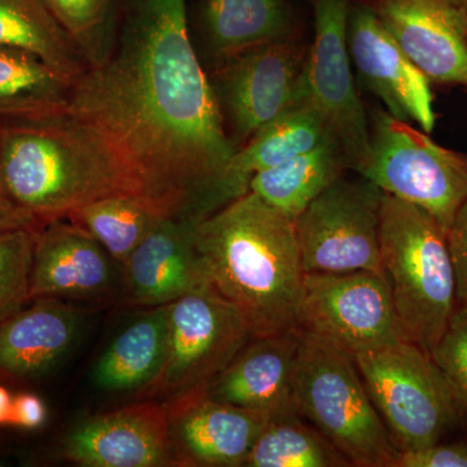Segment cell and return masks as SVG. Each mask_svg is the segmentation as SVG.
Returning a JSON list of instances; mask_svg holds the SVG:
<instances>
[{
	"instance_id": "1",
	"label": "cell",
	"mask_w": 467,
	"mask_h": 467,
	"mask_svg": "<svg viewBox=\"0 0 467 467\" xmlns=\"http://www.w3.org/2000/svg\"><path fill=\"white\" fill-rule=\"evenodd\" d=\"M67 112L109 147L138 195L173 217H204L235 152L186 0H119L109 51L77 79Z\"/></svg>"
},
{
	"instance_id": "2",
	"label": "cell",
	"mask_w": 467,
	"mask_h": 467,
	"mask_svg": "<svg viewBox=\"0 0 467 467\" xmlns=\"http://www.w3.org/2000/svg\"><path fill=\"white\" fill-rule=\"evenodd\" d=\"M193 239L209 284L254 337L296 328L306 273L294 220L250 192L199 220Z\"/></svg>"
},
{
	"instance_id": "3",
	"label": "cell",
	"mask_w": 467,
	"mask_h": 467,
	"mask_svg": "<svg viewBox=\"0 0 467 467\" xmlns=\"http://www.w3.org/2000/svg\"><path fill=\"white\" fill-rule=\"evenodd\" d=\"M0 192L41 223L106 196L138 195L109 147L67 110L2 122Z\"/></svg>"
},
{
	"instance_id": "4",
	"label": "cell",
	"mask_w": 467,
	"mask_h": 467,
	"mask_svg": "<svg viewBox=\"0 0 467 467\" xmlns=\"http://www.w3.org/2000/svg\"><path fill=\"white\" fill-rule=\"evenodd\" d=\"M380 264L405 337L431 349L457 308L447 233L425 209L384 192Z\"/></svg>"
},
{
	"instance_id": "5",
	"label": "cell",
	"mask_w": 467,
	"mask_h": 467,
	"mask_svg": "<svg viewBox=\"0 0 467 467\" xmlns=\"http://www.w3.org/2000/svg\"><path fill=\"white\" fill-rule=\"evenodd\" d=\"M301 334L295 402L303 420L321 432L355 467H393L399 451L355 358Z\"/></svg>"
},
{
	"instance_id": "6",
	"label": "cell",
	"mask_w": 467,
	"mask_h": 467,
	"mask_svg": "<svg viewBox=\"0 0 467 467\" xmlns=\"http://www.w3.org/2000/svg\"><path fill=\"white\" fill-rule=\"evenodd\" d=\"M353 358L399 451L444 441L466 422L444 374L420 344L404 339Z\"/></svg>"
},
{
	"instance_id": "7",
	"label": "cell",
	"mask_w": 467,
	"mask_h": 467,
	"mask_svg": "<svg viewBox=\"0 0 467 467\" xmlns=\"http://www.w3.org/2000/svg\"><path fill=\"white\" fill-rule=\"evenodd\" d=\"M356 173L425 209L445 233L467 199V156L383 110L371 119L370 150Z\"/></svg>"
},
{
	"instance_id": "8",
	"label": "cell",
	"mask_w": 467,
	"mask_h": 467,
	"mask_svg": "<svg viewBox=\"0 0 467 467\" xmlns=\"http://www.w3.org/2000/svg\"><path fill=\"white\" fill-rule=\"evenodd\" d=\"M300 333L355 358L407 339L384 272L306 273Z\"/></svg>"
},
{
	"instance_id": "9",
	"label": "cell",
	"mask_w": 467,
	"mask_h": 467,
	"mask_svg": "<svg viewBox=\"0 0 467 467\" xmlns=\"http://www.w3.org/2000/svg\"><path fill=\"white\" fill-rule=\"evenodd\" d=\"M254 337L241 312L212 285L169 304L167 358L140 399L167 401L205 389Z\"/></svg>"
},
{
	"instance_id": "10",
	"label": "cell",
	"mask_w": 467,
	"mask_h": 467,
	"mask_svg": "<svg viewBox=\"0 0 467 467\" xmlns=\"http://www.w3.org/2000/svg\"><path fill=\"white\" fill-rule=\"evenodd\" d=\"M384 192L359 175H343L295 220L304 273L383 272L380 212Z\"/></svg>"
},
{
	"instance_id": "11",
	"label": "cell",
	"mask_w": 467,
	"mask_h": 467,
	"mask_svg": "<svg viewBox=\"0 0 467 467\" xmlns=\"http://www.w3.org/2000/svg\"><path fill=\"white\" fill-rule=\"evenodd\" d=\"M350 7V0H315V38L296 99L317 110L356 171L370 150V124L353 79L347 41Z\"/></svg>"
},
{
	"instance_id": "12",
	"label": "cell",
	"mask_w": 467,
	"mask_h": 467,
	"mask_svg": "<svg viewBox=\"0 0 467 467\" xmlns=\"http://www.w3.org/2000/svg\"><path fill=\"white\" fill-rule=\"evenodd\" d=\"M306 57L303 43L290 34L212 67L209 81L235 150L296 100Z\"/></svg>"
},
{
	"instance_id": "13",
	"label": "cell",
	"mask_w": 467,
	"mask_h": 467,
	"mask_svg": "<svg viewBox=\"0 0 467 467\" xmlns=\"http://www.w3.org/2000/svg\"><path fill=\"white\" fill-rule=\"evenodd\" d=\"M60 456L84 467L175 466L164 401L140 399L73 427Z\"/></svg>"
},
{
	"instance_id": "14",
	"label": "cell",
	"mask_w": 467,
	"mask_h": 467,
	"mask_svg": "<svg viewBox=\"0 0 467 467\" xmlns=\"http://www.w3.org/2000/svg\"><path fill=\"white\" fill-rule=\"evenodd\" d=\"M177 467H243L272 416L209 398L205 389L164 401Z\"/></svg>"
},
{
	"instance_id": "15",
	"label": "cell",
	"mask_w": 467,
	"mask_h": 467,
	"mask_svg": "<svg viewBox=\"0 0 467 467\" xmlns=\"http://www.w3.org/2000/svg\"><path fill=\"white\" fill-rule=\"evenodd\" d=\"M347 41L359 78L376 94L387 112L417 122L431 133L436 122L432 92L426 76L399 47L368 5L350 7Z\"/></svg>"
},
{
	"instance_id": "16",
	"label": "cell",
	"mask_w": 467,
	"mask_h": 467,
	"mask_svg": "<svg viewBox=\"0 0 467 467\" xmlns=\"http://www.w3.org/2000/svg\"><path fill=\"white\" fill-rule=\"evenodd\" d=\"M112 260L97 239L67 218L41 223L34 242L30 300L112 299Z\"/></svg>"
},
{
	"instance_id": "17",
	"label": "cell",
	"mask_w": 467,
	"mask_h": 467,
	"mask_svg": "<svg viewBox=\"0 0 467 467\" xmlns=\"http://www.w3.org/2000/svg\"><path fill=\"white\" fill-rule=\"evenodd\" d=\"M195 223L192 218H164L131 252L122 263V304L167 306L212 285L196 250Z\"/></svg>"
},
{
	"instance_id": "18",
	"label": "cell",
	"mask_w": 467,
	"mask_h": 467,
	"mask_svg": "<svg viewBox=\"0 0 467 467\" xmlns=\"http://www.w3.org/2000/svg\"><path fill=\"white\" fill-rule=\"evenodd\" d=\"M300 344L297 328L252 337L208 384L205 393L214 400L266 411L272 417L296 414L295 377Z\"/></svg>"
},
{
	"instance_id": "19",
	"label": "cell",
	"mask_w": 467,
	"mask_h": 467,
	"mask_svg": "<svg viewBox=\"0 0 467 467\" xmlns=\"http://www.w3.org/2000/svg\"><path fill=\"white\" fill-rule=\"evenodd\" d=\"M368 5L429 81L467 88V43L442 0H373Z\"/></svg>"
},
{
	"instance_id": "20",
	"label": "cell",
	"mask_w": 467,
	"mask_h": 467,
	"mask_svg": "<svg viewBox=\"0 0 467 467\" xmlns=\"http://www.w3.org/2000/svg\"><path fill=\"white\" fill-rule=\"evenodd\" d=\"M328 140H335L317 110L308 101L295 100L234 152L209 193L204 217L250 192L254 175Z\"/></svg>"
},
{
	"instance_id": "21",
	"label": "cell",
	"mask_w": 467,
	"mask_h": 467,
	"mask_svg": "<svg viewBox=\"0 0 467 467\" xmlns=\"http://www.w3.org/2000/svg\"><path fill=\"white\" fill-rule=\"evenodd\" d=\"M84 310L67 301L36 299L0 321V379L41 376L72 349Z\"/></svg>"
},
{
	"instance_id": "22",
	"label": "cell",
	"mask_w": 467,
	"mask_h": 467,
	"mask_svg": "<svg viewBox=\"0 0 467 467\" xmlns=\"http://www.w3.org/2000/svg\"><path fill=\"white\" fill-rule=\"evenodd\" d=\"M199 26L213 66L292 34L285 0H202Z\"/></svg>"
},
{
	"instance_id": "23",
	"label": "cell",
	"mask_w": 467,
	"mask_h": 467,
	"mask_svg": "<svg viewBox=\"0 0 467 467\" xmlns=\"http://www.w3.org/2000/svg\"><path fill=\"white\" fill-rule=\"evenodd\" d=\"M168 342L169 304L149 308L104 350L95 367V383L106 392H143L164 367Z\"/></svg>"
},
{
	"instance_id": "24",
	"label": "cell",
	"mask_w": 467,
	"mask_h": 467,
	"mask_svg": "<svg viewBox=\"0 0 467 467\" xmlns=\"http://www.w3.org/2000/svg\"><path fill=\"white\" fill-rule=\"evenodd\" d=\"M347 169L339 144L328 140L254 175L250 192L295 221Z\"/></svg>"
},
{
	"instance_id": "25",
	"label": "cell",
	"mask_w": 467,
	"mask_h": 467,
	"mask_svg": "<svg viewBox=\"0 0 467 467\" xmlns=\"http://www.w3.org/2000/svg\"><path fill=\"white\" fill-rule=\"evenodd\" d=\"M0 47L41 58L73 82L88 67L45 0H0Z\"/></svg>"
},
{
	"instance_id": "26",
	"label": "cell",
	"mask_w": 467,
	"mask_h": 467,
	"mask_svg": "<svg viewBox=\"0 0 467 467\" xmlns=\"http://www.w3.org/2000/svg\"><path fill=\"white\" fill-rule=\"evenodd\" d=\"M73 85L41 58L0 47V122L66 112Z\"/></svg>"
},
{
	"instance_id": "27",
	"label": "cell",
	"mask_w": 467,
	"mask_h": 467,
	"mask_svg": "<svg viewBox=\"0 0 467 467\" xmlns=\"http://www.w3.org/2000/svg\"><path fill=\"white\" fill-rule=\"evenodd\" d=\"M173 217L158 202L133 193H117L73 209L66 218L124 263L164 218Z\"/></svg>"
},
{
	"instance_id": "28",
	"label": "cell",
	"mask_w": 467,
	"mask_h": 467,
	"mask_svg": "<svg viewBox=\"0 0 467 467\" xmlns=\"http://www.w3.org/2000/svg\"><path fill=\"white\" fill-rule=\"evenodd\" d=\"M244 467H349V461L300 414L272 417Z\"/></svg>"
},
{
	"instance_id": "29",
	"label": "cell",
	"mask_w": 467,
	"mask_h": 467,
	"mask_svg": "<svg viewBox=\"0 0 467 467\" xmlns=\"http://www.w3.org/2000/svg\"><path fill=\"white\" fill-rule=\"evenodd\" d=\"M88 67L109 51L119 0H45Z\"/></svg>"
},
{
	"instance_id": "30",
	"label": "cell",
	"mask_w": 467,
	"mask_h": 467,
	"mask_svg": "<svg viewBox=\"0 0 467 467\" xmlns=\"http://www.w3.org/2000/svg\"><path fill=\"white\" fill-rule=\"evenodd\" d=\"M38 226L0 232V321L30 301V272Z\"/></svg>"
},
{
	"instance_id": "31",
	"label": "cell",
	"mask_w": 467,
	"mask_h": 467,
	"mask_svg": "<svg viewBox=\"0 0 467 467\" xmlns=\"http://www.w3.org/2000/svg\"><path fill=\"white\" fill-rule=\"evenodd\" d=\"M467 420V304H459L441 340L430 349Z\"/></svg>"
},
{
	"instance_id": "32",
	"label": "cell",
	"mask_w": 467,
	"mask_h": 467,
	"mask_svg": "<svg viewBox=\"0 0 467 467\" xmlns=\"http://www.w3.org/2000/svg\"><path fill=\"white\" fill-rule=\"evenodd\" d=\"M393 467H467V441H438L420 450L399 451Z\"/></svg>"
},
{
	"instance_id": "33",
	"label": "cell",
	"mask_w": 467,
	"mask_h": 467,
	"mask_svg": "<svg viewBox=\"0 0 467 467\" xmlns=\"http://www.w3.org/2000/svg\"><path fill=\"white\" fill-rule=\"evenodd\" d=\"M447 242L456 276L457 306L467 304V199L451 221Z\"/></svg>"
},
{
	"instance_id": "34",
	"label": "cell",
	"mask_w": 467,
	"mask_h": 467,
	"mask_svg": "<svg viewBox=\"0 0 467 467\" xmlns=\"http://www.w3.org/2000/svg\"><path fill=\"white\" fill-rule=\"evenodd\" d=\"M47 409L45 402L33 393H21L14 398L11 425L34 430L46 422Z\"/></svg>"
},
{
	"instance_id": "35",
	"label": "cell",
	"mask_w": 467,
	"mask_h": 467,
	"mask_svg": "<svg viewBox=\"0 0 467 467\" xmlns=\"http://www.w3.org/2000/svg\"><path fill=\"white\" fill-rule=\"evenodd\" d=\"M41 223L0 193V232L16 227L38 226Z\"/></svg>"
},
{
	"instance_id": "36",
	"label": "cell",
	"mask_w": 467,
	"mask_h": 467,
	"mask_svg": "<svg viewBox=\"0 0 467 467\" xmlns=\"http://www.w3.org/2000/svg\"><path fill=\"white\" fill-rule=\"evenodd\" d=\"M453 12L461 33L467 43V0H442Z\"/></svg>"
},
{
	"instance_id": "37",
	"label": "cell",
	"mask_w": 467,
	"mask_h": 467,
	"mask_svg": "<svg viewBox=\"0 0 467 467\" xmlns=\"http://www.w3.org/2000/svg\"><path fill=\"white\" fill-rule=\"evenodd\" d=\"M14 398L5 386L0 384V425H11Z\"/></svg>"
},
{
	"instance_id": "38",
	"label": "cell",
	"mask_w": 467,
	"mask_h": 467,
	"mask_svg": "<svg viewBox=\"0 0 467 467\" xmlns=\"http://www.w3.org/2000/svg\"><path fill=\"white\" fill-rule=\"evenodd\" d=\"M0 125H2V122H0ZM0 193H2V192H0Z\"/></svg>"
}]
</instances>
